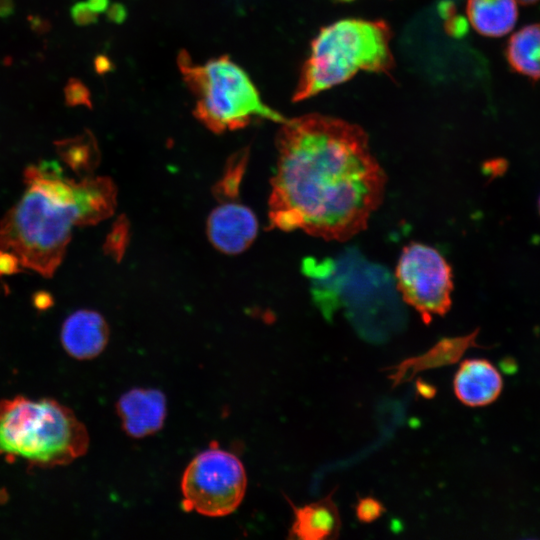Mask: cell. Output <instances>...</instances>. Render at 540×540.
<instances>
[{"mask_svg":"<svg viewBox=\"0 0 540 540\" xmlns=\"http://www.w3.org/2000/svg\"><path fill=\"white\" fill-rule=\"evenodd\" d=\"M395 278L402 299L419 313L425 324L449 311L452 269L434 247L419 242L406 245L398 259Z\"/></svg>","mask_w":540,"mask_h":540,"instance_id":"obj_7","label":"cell"},{"mask_svg":"<svg viewBox=\"0 0 540 540\" xmlns=\"http://www.w3.org/2000/svg\"><path fill=\"white\" fill-rule=\"evenodd\" d=\"M391 31L384 21L343 19L323 27L311 43L293 100L310 98L359 71L393 68Z\"/></svg>","mask_w":540,"mask_h":540,"instance_id":"obj_3","label":"cell"},{"mask_svg":"<svg viewBox=\"0 0 540 540\" xmlns=\"http://www.w3.org/2000/svg\"><path fill=\"white\" fill-rule=\"evenodd\" d=\"M54 146L61 160L80 176H89L99 162L97 142L90 131L56 140Z\"/></svg>","mask_w":540,"mask_h":540,"instance_id":"obj_17","label":"cell"},{"mask_svg":"<svg viewBox=\"0 0 540 540\" xmlns=\"http://www.w3.org/2000/svg\"><path fill=\"white\" fill-rule=\"evenodd\" d=\"M109 327L103 316L89 309L69 315L61 328L64 350L78 360H89L100 355L109 341Z\"/></svg>","mask_w":540,"mask_h":540,"instance_id":"obj_10","label":"cell"},{"mask_svg":"<svg viewBox=\"0 0 540 540\" xmlns=\"http://www.w3.org/2000/svg\"><path fill=\"white\" fill-rule=\"evenodd\" d=\"M88 447L86 427L60 403L25 397L0 402V457L54 467L83 456Z\"/></svg>","mask_w":540,"mask_h":540,"instance_id":"obj_2","label":"cell"},{"mask_svg":"<svg viewBox=\"0 0 540 540\" xmlns=\"http://www.w3.org/2000/svg\"><path fill=\"white\" fill-rule=\"evenodd\" d=\"M505 56L515 72L540 80V23L515 32L507 42Z\"/></svg>","mask_w":540,"mask_h":540,"instance_id":"obj_16","label":"cell"},{"mask_svg":"<svg viewBox=\"0 0 540 540\" xmlns=\"http://www.w3.org/2000/svg\"><path fill=\"white\" fill-rule=\"evenodd\" d=\"M108 60H106L104 57H98L95 62L96 70L98 72H105L108 68Z\"/></svg>","mask_w":540,"mask_h":540,"instance_id":"obj_29","label":"cell"},{"mask_svg":"<svg viewBox=\"0 0 540 540\" xmlns=\"http://www.w3.org/2000/svg\"><path fill=\"white\" fill-rule=\"evenodd\" d=\"M32 302L37 309L45 310L53 305L54 299L49 292L40 290L33 294Z\"/></svg>","mask_w":540,"mask_h":540,"instance_id":"obj_24","label":"cell"},{"mask_svg":"<svg viewBox=\"0 0 540 540\" xmlns=\"http://www.w3.org/2000/svg\"><path fill=\"white\" fill-rule=\"evenodd\" d=\"M258 232V221L247 206L234 201L218 205L207 220V234L213 246L226 254L245 251Z\"/></svg>","mask_w":540,"mask_h":540,"instance_id":"obj_8","label":"cell"},{"mask_svg":"<svg viewBox=\"0 0 540 540\" xmlns=\"http://www.w3.org/2000/svg\"><path fill=\"white\" fill-rule=\"evenodd\" d=\"M21 264L15 254L0 249V276L13 275L22 272Z\"/></svg>","mask_w":540,"mask_h":540,"instance_id":"obj_23","label":"cell"},{"mask_svg":"<svg viewBox=\"0 0 540 540\" xmlns=\"http://www.w3.org/2000/svg\"><path fill=\"white\" fill-rule=\"evenodd\" d=\"M385 511L384 505L372 496L358 498L355 513L359 521L370 523L378 519Z\"/></svg>","mask_w":540,"mask_h":540,"instance_id":"obj_20","label":"cell"},{"mask_svg":"<svg viewBox=\"0 0 540 540\" xmlns=\"http://www.w3.org/2000/svg\"><path fill=\"white\" fill-rule=\"evenodd\" d=\"M466 11L472 27L487 37L509 33L518 18L516 0H467Z\"/></svg>","mask_w":540,"mask_h":540,"instance_id":"obj_15","label":"cell"},{"mask_svg":"<svg viewBox=\"0 0 540 540\" xmlns=\"http://www.w3.org/2000/svg\"><path fill=\"white\" fill-rule=\"evenodd\" d=\"M456 397L470 407H482L494 402L503 388L496 367L486 359L464 360L453 380Z\"/></svg>","mask_w":540,"mask_h":540,"instance_id":"obj_11","label":"cell"},{"mask_svg":"<svg viewBox=\"0 0 540 540\" xmlns=\"http://www.w3.org/2000/svg\"><path fill=\"white\" fill-rule=\"evenodd\" d=\"M516 1H518L519 3L523 5H532L539 2L540 0H516Z\"/></svg>","mask_w":540,"mask_h":540,"instance_id":"obj_30","label":"cell"},{"mask_svg":"<svg viewBox=\"0 0 540 540\" xmlns=\"http://www.w3.org/2000/svg\"><path fill=\"white\" fill-rule=\"evenodd\" d=\"M538 208H539V212H540V197H539V200H538Z\"/></svg>","mask_w":540,"mask_h":540,"instance_id":"obj_31","label":"cell"},{"mask_svg":"<svg viewBox=\"0 0 540 540\" xmlns=\"http://www.w3.org/2000/svg\"><path fill=\"white\" fill-rule=\"evenodd\" d=\"M75 225L73 207L28 187L0 220V249L15 254L23 268L51 278L64 259Z\"/></svg>","mask_w":540,"mask_h":540,"instance_id":"obj_4","label":"cell"},{"mask_svg":"<svg viewBox=\"0 0 540 540\" xmlns=\"http://www.w3.org/2000/svg\"><path fill=\"white\" fill-rule=\"evenodd\" d=\"M178 62L186 83L197 97L195 115L210 130L239 129L255 118L286 121L262 102L247 73L230 58L222 56L198 65L182 53Z\"/></svg>","mask_w":540,"mask_h":540,"instance_id":"obj_5","label":"cell"},{"mask_svg":"<svg viewBox=\"0 0 540 540\" xmlns=\"http://www.w3.org/2000/svg\"><path fill=\"white\" fill-rule=\"evenodd\" d=\"M247 488L241 460L231 452L211 448L197 454L181 480L184 507L208 517L233 513Z\"/></svg>","mask_w":540,"mask_h":540,"instance_id":"obj_6","label":"cell"},{"mask_svg":"<svg viewBox=\"0 0 540 540\" xmlns=\"http://www.w3.org/2000/svg\"><path fill=\"white\" fill-rule=\"evenodd\" d=\"M125 236V223L123 221H118L105 242L104 248L106 253L118 259L124 249Z\"/></svg>","mask_w":540,"mask_h":540,"instance_id":"obj_21","label":"cell"},{"mask_svg":"<svg viewBox=\"0 0 540 540\" xmlns=\"http://www.w3.org/2000/svg\"><path fill=\"white\" fill-rule=\"evenodd\" d=\"M247 162L246 151L233 156L222 179L216 185V194L222 199H232L238 195L240 182Z\"/></svg>","mask_w":540,"mask_h":540,"instance_id":"obj_18","label":"cell"},{"mask_svg":"<svg viewBox=\"0 0 540 540\" xmlns=\"http://www.w3.org/2000/svg\"><path fill=\"white\" fill-rule=\"evenodd\" d=\"M87 3L96 13L103 12L108 6V0H87Z\"/></svg>","mask_w":540,"mask_h":540,"instance_id":"obj_28","label":"cell"},{"mask_svg":"<svg viewBox=\"0 0 540 540\" xmlns=\"http://www.w3.org/2000/svg\"><path fill=\"white\" fill-rule=\"evenodd\" d=\"M476 336L477 332L475 331L462 337L444 338L426 353L408 358L391 367L392 372L388 377L393 382V387L405 381H410L416 373L422 370L455 363L469 347L478 346L475 342Z\"/></svg>","mask_w":540,"mask_h":540,"instance_id":"obj_14","label":"cell"},{"mask_svg":"<svg viewBox=\"0 0 540 540\" xmlns=\"http://www.w3.org/2000/svg\"><path fill=\"white\" fill-rule=\"evenodd\" d=\"M71 17L77 25L85 26L96 22L97 13L90 8L87 2H78L71 8Z\"/></svg>","mask_w":540,"mask_h":540,"instance_id":"obj_22","label":"cell"},{"mask_svg":"<svg viewBox=\"0 0 540 540\" xmlns=\"http://www.w3.org/2000/svg\"><path fill=\"white\" fill-rule=\"evenodd\" d=\"M334 490L324 498L303 506L291 503L294 519L289 538L299 540H328L339 536L341 518L332 499Z\"/></svg>","mask_w":540,"mask_h":540,"instance_id":"obj_12","label":"cell"},{"mask_svg":"<svg viewBox=\"0 0 540 540\" xmlns=\"http://www.w3.org/2000/svg\"><path fill=\"white\" fill-rule=\"evenodd\" d=\"M125 15L124 9L120 5L112 6L108 11V18L113 21H120Z\"/></svg>","mask_w":540,"mask_h":540,"instance_id":"obj_27","label":"cell"},{"mask_svg":"<svg viewBox=\"0 0 540 540\" xmlns=\"http://www.w3.org/2000/svg\"><path fill=\"white\" fill-rule=\"evenodd\" d=\"M341 1H351V0H341Z\"/></svg>","mask_w":540,"mask_h":540,"instance_id":"obj_32","label":"cell"},{"mask_svg":"<svg viewBox=\"0 0 540 540\" xmlns=\"http://www.w3.org/2000/svg\"><path fill=\"white\" fill-rule=\"evenodd\" d=\"M29 22H30L31 28L38 33H44L48 31L50 28L49 22L45 19H42L39 16H31L29 18Z\"/></svg>","mask_w":540,"mask_h":540,"instance_id":"obj_25","label":"cell"},{"mask_svg":"<svg viewBox=\"0 0 540 540\" xmlns=\"http://www.w3.org/2000/svg\"><path fill=\"white\" fill-rule=\"evenodd\" d=\"M14 2L13 0H0V17L6 18L13 14L14 12Z\"/></svg>","mask_w":540,"mask_h":540,"instance_id":"obj_26","label":"cell"},{"mask_svg":"<svg viewBox=\"0 0 540 540\" xmlns=\"http://www.w3.org/2000/svg\"><path fill=\"white\" fill-rule=\"evenodd\" d=\"M272 178L273 228L347 241L382 204L386 174L358 125L321 114L281 123Z\"/></svg>","mask_w":540,"mask_h":540,"instance_id":"obj_1","label":"cell"},{"mask_svg":"<svg viewBox=\"0 0 540 540\" xmlns=\"http://www.w3.org/2000/svg\"><path fill=\"white\" fill-rule=\"evenodd\" d=\"M76 225H94L110 217L116 206V188L106 177H83L73 183Z\"/></svg>","mask_w":540,"mask_h":540,"instance_id":"obj_13","label":"cell"},{"mask_svg":"<svg viewBox=\"0 0 540 540\" xmlns=\"http://www.w3.org/2000/svg\"><path fill=\"white\" fill-rule=\"evenodd\" d=\"M64 97L66 105L73 107L85 105L91 107L90 92L77 78H70L64 87Z\"/></svg>","mask_w":540,"mask_h":540,"instance_id":"obj_19","label":"cell"},{"mask_svg":"<svg viewBox=\"0 0 540 540\" xmlns=\"http://www.w3.org/2000/svg\"><path fill=\"white\" fill-rule=\"evenodd\" d=\"M122 427L132 438H144L158 432L167 415L165 394L154 388H133L116 405Z\"/></svg>","mask_w":540,"mask_h":540,"instance_id":"obj_9","label":"cell"}]
</instances>
